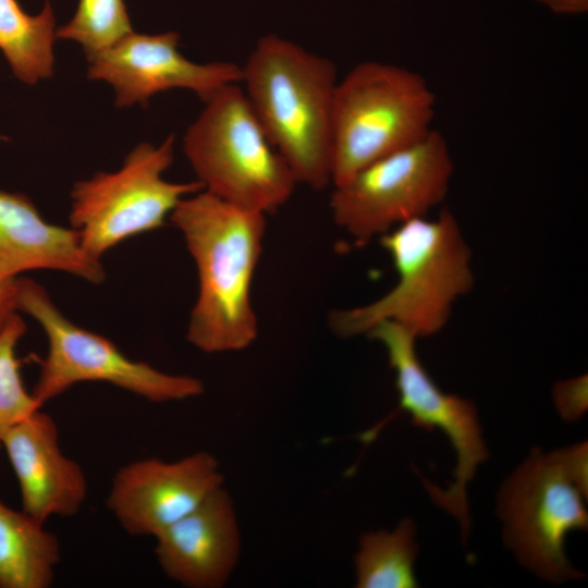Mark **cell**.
Masks as SVG:
<instances>
[{
	"instance_id": "7a4b0ae2",
	"label": "cell",
	"mask_w": 588,
	"mask_h": 588,
	"mask_svg": "<svg viewBox=\"0 0 588 588\" xmlns=\"http://www.w3.org/2000/svg\"><path fill=\"white\" fill-rule=\"evenodd\" d=\"M245 96L266 136L298 184L317 191L332 184L334 63L269 34L244 65Z\"/></svg>"
},
{
	"instance_id": "8fae6325",
	"label": "cell",
	"mask_w": 588,
	"mask_h": 588,
	"mask_svg": "<svg viewBox=\"0 0 588 588\" xmlns=\"http://www.w3.org/2000/svg\"><path fill=\"white\" fill-rule=\"evenodd\" d=\"M180 35L130 33L112 46L88 57L87 76L109 83L115 106H146L158 93L188 89L204 102L230 84L241 83L242 66L233 62L196 63L179 50Z\"/></svg>"
},
{
	"instance_id": "52a82bcc",
	"label": "cell",
	"mask_w": 588,
	"mask_h": 588,
	"mask_svg": "<svg viewBox=\"0 0 588 588\" xmlns=\"http://www.w3.org/2000/svg\"><path fill=\"white\" fill-rule=\"evenodd\" d=\"M17 310L32 316L47 336V353L37 359L39 375L32 391L41 405L81 382L110 383L156 403L183 401L204 392L199 379L133 360L109 339L73 323L30 279L17 278Z\"/></svg>"
},
{
	"instance_id": "44dd1931",
	"label": "cell",
	"mask_w": 588,
	"mask_h": 588,
	"mask_svg": "<svg viewBox=\"0 0 588 588\" xmlns=\"http://www.w3.org/2000/svg\"><path fill=\"white\" fill-rule=\"evenodd\" d=\"M553 400L564 419L581 417L587 409V376L558 382L553 389Z\"/></svg>"
},
{
	"instance_id": "6da1fadb",
	"label": "cell",
	"mask_w": 588,
	"mask_h": 588,
	"mask_svg": "<svg viewBox=\"0 0 588 588\" xmlns=\"http://www.w3.org/2000/svg\"><path fill=\"white\" fill-rule=\"evenodd\" d=\"M170 220L181 231L198 274L187 341L210 354L248 347L258 333L252 284L266 215L203 189L182 198Z\"/></svg>"
},
{
	"instance_id": "9c48e42d",
	"label": "cell",
	"mask_w": 588,
	"mask_h": 588,
	"mask_svg": "<svg viewBox=\"0 0 588 588\" xmlns=\"http://www.w3.org/2000/svg\"><path fill=\"white\" fill-rule=\"evenodd\" d=\"M444 136L434 128L419 142L382 157L333 185L335 224L357 244L380 237L441 204L453 174Z\"/></svg>"
},
{
	"instance_id": "4fadbf2b",
	"label": "cell",
	"mask_w": 588,
	"mask_h": 588,
	"mask_svg": "<svg viewBox=\"0 0 588 588\" xmlns=\"http://www.w3.org/2000/svg\"><path fill=\"white\" fill-rule=\"evenodd\" d=\"M155 554L170 579L188 588H219L240 558L241 532L223 485L156 537Z\"/></svg>"
},
{
	"instance_id": "d6986e66",
	"label": "cell",
	"mask_w": 588,
	"mask_h": 588,
	"mask_svg": "<svg viewBox=\"0 0 588 588\" xmlns=\"http://www.w3.org/2000/svg\"><path fill=\"white\" fill-rule=\"evenodd\" d=\"M132 32L124 0H78L73 17L56 35L78 42L88 58Z\"/></svg>"
},
{
	"instance_id": "7402d4cb",
	"label": "cell",
	"mask_w": 588,
	"mask_h": 588,
	"mask_svg": "<svg viewBox=\"0 0 588 588\" xmlns=\"http://www.w3.org/2000/svg\"><path fill=\"white\" fill-rule=\"evenodd\" d=\"M17 310V278L0 275V330Z\"/></svg>"
},
{
	"instance_id": "277c9868",
	"label": "cell",
	"mask_w": 588,
	"mask_h": 588,
	"mask_svg": "<svg viewBox=\"0 0 588 588\" xmlns=\"http://www.w3.org/2000/svg\"><path fill=\"white\" fill-rule=\"evenodd\" d=\"M587 449L586 442L551 453L534 449L499 492L505 544L524 567L553 584L583 577L564 542L568 532L588 527Z\"/></svg>"
},
{
	"instance_id": "9a60e30c",
	"label": "cell",
	"mask_w": 588,
	"mask_h": 588,
	"mask_svg": "<svg viewBox=\"0 0 588 588\" xmlns=\"http://www.w3.org/2000/svg\"><path fill=\"white\" fill-rule=\"evenodd\" d=\"M58 270L99 284L106 279L99 259L82 246L76 230L46 221L32 200L0 191V275Z\"/></svg>"
},
{
	"instance_id": "ffe728a7",
	"label": "cell",
	"mask_w": 588,
	"mask_h": 588,
	"mask_svg": "<svg viewBox=\"0 0 588 588\" xmlns=\"http://www.w3.org/2000/svg\"><path fill=\"white\" fill-rule=\"evenodd\" d=\"M26 324L15 313L0 330V449L4 433L42 405L28 392L21 376L16 346Z\"/></svg>"
},
{
	"instance_id": "5bb4252c",
	"label": "cell",
	"mask_w": 588,
	"mask_h": 588,
	"mask_svg": "<svg viewBox=\"0 0 588 588\" xmlns=\"http://www.w3.org/2000/svg\"><path fill=\"white\" fill-rule=\"evenodd\" d=\"M1 446L16 476L23 512L45 524L81 510L87 479L82 467L63 454L51 416L35 411L4 433Z\"/></svg>"
},
{
	"instance_id": "2e32d148",
	"label": "cell",
	"mask_w": 588,
	"mask_h": 588,
	"mask_svg": "<svg viewBox=\"0 0 588 588\" xmlns=\"http://www.w3.org/2000/svg\"><path fill=\"white\" fill-rule=\"evenodd\" d=\"M0 502V588H48L60 561L58 538Z\"/></svg>"
},
{
	"instance_id": "8992f818",
	"label": "cell",
	"mask_w": 588,
	"mask_h": 588,
	"mask_svg": "<svg viewBox=\"0 0 588 588\" xmlns=\"http://www.w3.org/2000/svg\"><path fill=\"white\" fill-rule=\"evenodd\" d=\"M238 84L224 86L205 102L184 135L183 149L205 191L267 216L286 204L298 183Z\"/></svg>"
},
{
	"instance_id": "e0dca14e",
	"label": "cell",
	"mask_w": 588,
	"mask_h": 588,
	"mask_svg": "<svg viewBox=\"0 0 588 588\" xmlns=\"http://www.w3.org/2000/svg\"><path fill=\"white\" fill-rule=\"evenodd\" d=\"M56 30L49 0L36 15L24 12L16 0H0V50L23 83L36 84L52 75Z\"/></svg>"
},
{
	"instance_id": "3957f363",
	"label": "cell",
	"mask_w": 588,
	"mask_h": 588,
	"mask_svg": "<svg viewBox=\"0 0 588 588\" xmlns=\"http://www.w3.org/2000/svg\"><path fill=\"white\" fill-rule=\"evenodd\" d=\"M397 272V282L378 299L329 315L339 338L367 334L381 321H393L416 339L439 332L453 304L474 286L471 253L454 215L415 218L379 237Z\"/></svg>"
},
{
	"instance_id": "7c38bea8",
	"label": "cell",
	"mask_w": 588,
	"mask_h": 588,
	"mask_svg": "<svg viewBox=\"0 0 588 588\" xmlns=\"http://www.w3.org/2000/svg\"><path fill=\"white\" fill-rule=\"evenodd\" d=\"M222 485L219 463L207 451L173 462L144 458L115 473L107 506L125 532L156 537Z\"/></svg>"
},
{
	"instance_id": "ba28073f",
	"label": "cell",
	"mask_w": 588,
	"mask_h": 588,
	"mask_svg": "<svg viewBox=\"0 0 588 588\" xmlns=\"http://www.w3.org/2000/svg\"><path fill=\"white\" fill-rule=\"evenodd\" d=\"M174 136L137 145L115 172H98L74 184L70 221L83 248L99 259L122 242L162 226L179 201L204 189L199 181L169 182Z\"/></svg>"
},
{
	"instance_id": "603a6c76",
	"label": "cell",
	"mask_w": 588,
	"mask_h": 588,
	"mask_svg": "<svg viewBox=\"0 0 588 588\" xmlns=\"http://www.w3.org/2000/svg\"><path fill=\"white\" fill-rule=\"evenodd\" d=\"M558 14H579L587 12L588 0H537Z\"/></svg>"
},
{
	"instance_id": "30bf717a",
	"label": "cell",
	"mask_w": 588,
	"mask_h": 588,
	"mask_svg": "<svg viewBox=\"0 0 588 588\" xmlns=\"http://www.w3.org/2000/svg\"><path fill=\"white\" fill-rule=\"evenodd\" d=\"M367 335L387 351L395 372L400 408L411 415L414 426L428 431L441 429L455 450L454 481L448 489L422 479L433 502L460 522L463 540H466L470 526L467 483L489 455L477 409L473 402L445 393L434 383L416 354V338L405 328L385 320L377 323Z\"/></svg>"
},
{
	"instance_id": "ac0fdd59",
	"label": "cell",
	"mask_w": 588,
	"mask_h": 588,
	"mask_svg": "<svg viewBox=\"0 0 588 588\" xmlns=\"http://www.w3.org/2000/svg\"><path fill=\"white\" fill-rule=\"evenodd\" d=\"M416 526L405 518L393 529L365 532L359 539L354 566L358 588H414V562L418 555Z\"/></svg>"
},
{
	"instance_id": "cb8c5ba5",
	"label": "cell",
	"mask_w": 588,
	"mask_h": 588,
	"mask_svg": "<svg viewBox=\"0 0 588 588\" xmlns=\"http://www.w3.org/2000/svg\"><path fill=\"white\" fill-rule=\"evenodd\" d=\"M4 138H5L4 136L0 135V139H4Z\"/></svg>"
},
{
	"instance_id": "5b68a950",
	"label": "cell",
	"mask_w": 588,
	"mask_h": 588,
	"mask_svg": "<svg viewBox=\"0 0 588 588\" xmlns=\"http://www.w3.org/2000/svg\"><path fill=\"white\" fill-rule=\"evenodd\" d=\"M434 112V94L419 73L379 61L356 64L334 93L332 185L426 137Z\"/></svg>"
}]
</instances>
